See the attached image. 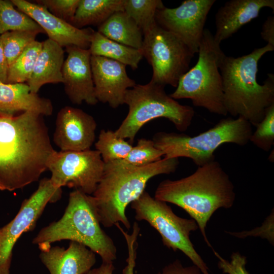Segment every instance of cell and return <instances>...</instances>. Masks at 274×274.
Wrapping results in <instances>:
<instances>
[{"label":"cell","instance_id":"obj_21","mask_svg":"<svg viewBox=\"0 0 274 274\" xmlns=\"http://www.w3.org/2000/svg\"><path fill=\"white\" fill-rule=\"evenodd\" d=\"M64 57V51L57 43L49 39L43 42L32 73L27 82L31 92L38 93L46 84L63 83Z\"/></svg>","mask_w":274,"mask_h":274},{"label":"cell","instance_id":"obj_17","mask_svg":"<svg viewBox=\"0 0 274 274\" xmlns=\"http://www.w3.org/2000/svg\"><path fill=\"white\" fill-rule=\"evenodd\" d=\"M18 9L29 16L46 32L49 39L60 46H76L88 49L94 30L77 28L52 14L46 8L25 0H11Z\"/></svg>","mask_w":274,"mask_h":274},{"label":"cell","instance_id":"obj_38","mask_svg":"<svg viewBox=\"0 0 274 274\" xmlns=\"http://www.w3.org/2000/svg\"><path fill=\"white\" fill-rule=\"evenodd\" d=\"M9 65L0 41V82L7 83Z\"/></svg>","mask_w":274,"mask_h":274},{"label":"cell","instance_id":"obj_18","mask_svg":"<svg viewBox=\"0 0 274 274\" xmlns=\"http://www.w3.org/2000/svg\"><path fill=\"white\" fill-rule=\"evenodd\" d=\"M274 10L273 0H230L221 7L215 15V42L220 44L242 26L257 18L263 8Z\"/></svg>","mask_w":274,"mask_h":274},{"label":"cell","instance_id":"obj_15","mask_svg":"<svg viewBox=\"0 0 274 274\" xmlns=\"http://www.w3.org/2000/svg\"><path fill=\"white\" fill-rule=\"evenodd\" d=\"M94 93L98 101L116 109L124 104L126 91L136 84L127 74L126 65L98 56L90 59Z\"/></svg>","mask_w":274,"mask_h":274},{"label":"cell","instance_id":"obj_6","mask_svg":"<svg viewBox=\"0 0 274 274\" xmlns=\"http://www.w3.org/2000/svg\"><path fill=\"white\" fill-rule=\"evenodd\" d=\"M252 132L251 123L238 116L236 119H222L214 126L197 135L160 131L154 135L152 141L164 158H188L200 166L215 160L214 152L225 143L246 145Z\"/></svg>","mask_w":274,"mask_h":274},{"label":"cell","instance_id":"obj_12","mask_svg":"<svg viewBox=\"0 0 274 274\" xmlns=\"http://www.w3.org/2000/svg\"><path fill=\"white\" fill-rule=\"evenodd\" d=\"M61 188L53 185L50 178H44L37 190L22 202L15 217L0 228V274H10L13 248L20 237L33 230L46 206L58 201Z\"/></svg>","mask_w":274,"mask_h":274},{"label":"cell","instance_id":"obj_24","mask_svg":"<svg viewBox=\"0 0 274 274\" xmlns=\"http://www.w3.org/2000/svg\"><path fill=\"white\" fill-rule=\"evenodd\" d=\"M124 11V0H80L71 24L82 29L104 22L113 13Z\"/></svg>","mask_w":274,"mask_h":274},{"label":"cell","instance_id":"obj_23","mask_svg":"<svg viewBox=\"0 0 274 274\" xmlns=\"http://www.w3.org/2000/svg\"><path fill=\"white\" fill-rule=\"evenodd\" d=\"M88 50L91 55L117 61L130 66L132 70L138 67L143 58L141 50L110 40L97 31H94L91 36Z\"/></svg>","mask_w":274,"mask_h":274},{"label":"cell","instance_id":"obj_19","mask_svg":"<svg viewBox=\"0 0 274 274\" xmlns=\"http://www.w3.org/2000/svg\"><path fill=\"white\" fill-rule=\"evenodd\" d=\"M40 258L50 274H85L96 261L94 252L74 241L66 249L54 246L41 251Z\"/></svg>","mask_w":274,"mask_h":274},{"label":"cell","instance_id":"obj_33","mask_svg":"<svg viewBox=\"0 0 274 274\" xmlns=\"http://www.w3.org/2000/svg\"><path fill=\"white\" fill-rule=\"evenodd\" d=\"M213 252L218 259V266L225 274H250L246 268L247 258L239 252H233L230 261L221 257L214 250Z\"/></svg>","mask_w":274,"mask_h":274},{"label":"cell","instance_id":"obj_5","mask_svg":"<svg viewBox=\"0 0 274 274\" xmlns=\"http://www.w3.org/2000/svg\"><path fill=\"white\" fill-rule=\"evenodd\" d=\"M62 240L85 246L98 254L102 262H113L117 258L114 241L100 226L92 195L78 190L70 192L61 218L42 228L32 243L43 251Z\"/></svg>","mask_w":274,"mask_h":274},{"label":"cell","instance_id":"obj_14","mask_svg":"<svg viewBox=\"0 0 274 274\" xmlns=\"http://www.w3.org/2000/svg\"><path fill=\"white\" fill-rule=\"evenodd\" d=\"M53 141L62 151L90 149L95 139L94 118L81 109L65 106L58 112Z\"/></svg>","mask_w":274,"mask_h":274},{"label":"cell","instance_id":"obj_27","mask_svg":"<svg viewBox=\"0 0 274 274\" xmlns=\"http://www.w3.org/2000/svg\"><path fill=\"white\" fill-rule=\"evenodd\" d=\"M43 42L31 43L9 67L7 83H22L29 79Z\"/></svg>","mask_w":274,"mask_h":274},{"label":"cell","instance_id":"obj_1","mask_svg":"<svg viewBox=\"0 0 274 274\" xmlns=\"http://www.w3.org/2000/svg\"><path fill=\"white\" fill-rule=\"evenodd\" d=\"M43 116L0 114V190L13 191L38 181L55 151Z\"/></svg>","mask_w":274,"mask_h":274},{"label":"cell","instance_id":"obj_2","mask_svg":"<svg viewBox=\"0 0 274 274\" xmlns=\"http://www.w3.org/2000/svg\"><path fill=\"white\" fill-rule=\"evenodd\" d=\"M234 185L229 176L216 160L198 166L191 175L177 180L161 181L154 198L174 204L186 212L196 222L207 245L206 228L219 209L231 208L235 200Z\"/></svg>","mask_w":274,"mask_h":274},{"label":"cell","instance_id":"obj_8","mask_svg":"<svg viewBox=\"0 0 274 274\" xmlns=\"http://www.w3.org/2000/svg\"><path fill=\"white\" fill-rule=\"evenodd\" d=\"M198 53L195 65L181 77L176 90L169 95L175 99H190L194 106L226 116L219 71L220 61L225 54L208 29L203 30Z\"/></svg>","mask_w":274,"mask_h":274},{"label":"cell","instance_id":"obj_9","mask_svg":"<svg viewBox=\"0 0 274 274\" xmlns=\"http://www.w3.org/2000/svg\"><path fill=\"white\" fill-rule=\"evenodd\" d=\"M138 221H146L161 236L164 246L183 253L201 270L210 274L206 262L197 252L190 238L191 232L198 229L195 221L179 217L166 202L158 200L145 191L131 203Z\"/></svg>","mask_w":274,"mask_h":274},{"label":"cell","instance_id":"obj_25","mask_svg":"<svg viewBox=\"0 0 274 274\" xmlns=\"http://www.w3.org/2000/svg\"><path fill=\"white\" fill-rule=\"evenodd\" d=\"M11 1L0 0V35L16 30L45 31L29 16L14 8Z\"/></svg>","mask_w":274,"mask_h":274},{"label":"cell","instance_id":"obj_11","mask_svg":"<svg viewBox=\"0 0 274 274\" xmlns=\"http://www.w3.org/2000/svg\"><path fill=\"white\" fill-rule=\"evenodd\" d=\"M105 163L96 150L55 151L48 161L51 181L56 187H67L92 195L104 174Z\"/></svg>","mask_w":274,"mask_h":274},{"label":"cell","instance_id":"obj_3","mask_svg":"<svg viewBox=\"0 0 274 274\" xmlns=\"http://www.w3.org/2000/svg\"><path fill=\"white\" fill-rule=\"evenodd\" d=\"M273 50L274 47L267 44L241 57L225 55L220 62L227 114L242 117L254 126L262 120L267 109L274 104L273 74H268L262 85L257 81L259 60Z\"/></svg>","mask_w":274,"mask_h":274},{"label":"cell","instance_id":"obj_36","mask_svg":"<svg viewBox=\"0 0 274 274\" xmlns=\"http://www.w3.org/2000/svg\"><path fill=\"white\" fill-rule=\"evenodd\" d=\"M157 274H202L200 269L193 264L184 266L181 261L176 259L165 266Z\"/></svg>","mask_w":274,"mask_h":274},{"label":"cell","instance_id":"obj_26","mask_svg":"<svg viewBox=\"0 0 274 274\" xmlns=\"http://www.w3.org/2000/svg\"><path fill=\"white\" fill-rule=\"evenodd\" d=\"M95 150L105 163L124 159L132 145L126 140L117 136L114 131L102 129L95 143Z\"/></svg>","mask_w":274,"mask_h":274},{"label":"cell","instance_id":"obj_35","mask_svg":"<svg viewBox=\"0 0 274 274\" xmlns=\"http://www.w3.org/2000/svg\"><path fill=\"white\" fill-rule=\"evenodd\" d=\"M274 214L273 210L270 214L266 218L261 226L257 227L250 231L241 232L226 231L227 233L235 237L244 238L248 236H260L266 239L271 245L274 243Z\"/></svg>","mask_w":274,"mask_h":274},{"label":"cell","instance_id":"obj_28","mask_svg":"<svg viewBox=\"0 0 274 274\" xmlns=\"http://www.w3.org/2000/svg\"><path fill=\"white\" fill-rule=\"evenodd\" d=\"M163 6L160 0H124V11L143 32L156 23V13Z\"/></svg>","mask_w":274,"mask_h":274},{"label":"cell","instance_id":"obj_32","mask_svg":"<svg viewBox=\"0 0 274 274\" xmlns=\"http://www.w3.org/2000/svg\"><path fill=\"white\" fill-rule=\"evenodd\" d=\"M80 0H37V4L52 14L71 24Z\"/></svg>","mask_w":274,"mask_h":274},{"label":"cell","instance_id":"obj_22","mask_svg":"<svg viewBox=\"0 0 274 274\" xmlns=\"http://www.w3.org/2000/svg\"><path fill=\"white\" fill-rule=\"evenodd\" d=\"M97 31L110 40L141 50L143 32L124 11L113 13L98 26Z\"/></svg>","mask_w":274,"mask_h":274},{"label":"cell","instance_id":"obj_34","mask_svg":"<svg viewBox=\"0 0 274 274\" xmlns=\"http://www.w3.org/2000/svg\"><path fill=\"white\" fill-rule=\"evenodd\" d=\"M116 226L124 236L128 248V255L126 261L127 264L122 270V274H134L136 257L137 238L140 228L138 224L134 222L132 233L131 234H128L121 227L120 224H117Z\"/></svg>","mask_w":274,"mask_h":274},{"label":"cell","instance_id":"obj_4","mask_svg":"<svg viewBox=\"0 0 274 274\" xmlns=\"http://www.w3.org/2000/svg\"><path fill=\"white\" fill-rule=\"evenodd\" d=\"M179 165V158H165L142 166H130L117 160L105 163L102 178L92 195L100 224L110 228L121 223L129 229L127 207L145 191L151 179L174 173Z\"/></svg>","mask_w":274,"mask_h":274},{"label":"cell","instance_id":"obj_31","mask_svg":"<svg viewBox=\"0 0 274 274\" xmlns=\"http://www.w3.org/2000/svg\"><path fill=\"white\" fill-rule=\"evenodd\" d=\"M252 132L251 141L258 148L268 152L274 144V104L266 110L264 117Z\"/></svg>","mask_w":274,"mask_h":274},{"label":"cell","instance_id":"obj_10","mask_svg":"<svg viewBox=\"0 0 274 274\" xmlns=\"http://www.w3.org/2000/svg\"><path fill=\"white\" fill-rule=\"evenodd\" d=\"M141 51L152 68L151 81L174 87L189 70L194 55L178 37L156 22L143 32Z\"/></svg>","mask_w":274,"mask_h":274},{"label":"cell","instance_id":"obj_13","mask_svg":"<svg viewBox=\"0 0 274 274\" xmlns=\"http://www.w3.org/2000/svg\"><path fill=\"white\" fill-rule=\"evenodd\" d=\"M215 0H186L180 6L158 9L156 23L178 37L194 54L198 53L207 16Z\"/></svg>","mask_w":274,"mask_h":274},{"label":"cell","instance_id":"obj_7","mask_svg":"<svg viewBox=\"0 0 274 274\" xmlns=\"http://www.w3.org/2000/svg\"><path fill=\"white\" fill-rule=\"evenodd\" d=\"M164 87L150 81L145 85L136 84L126 91L124 104L127 105L128 112L114 131L117 136L132 144L141 128L158 118L168 119L181 132L187 130L195 115L194 109L171 97Z\"/></svg>","mask_w":274,"mask_h":274},{"label":"cell","instance_id":"obj_16","mask_svg":"<svg viewBox=\"0 0 274 274\" xmlns=\"http://www.w3.org/2000/svg\"><path fill=\"white\" fill-rule=\"evenodd\" d=\"M67 53L62 69L65 92L75 105L85 102L95 105V97L91 67V54L88 49L76 46L65 47Z\"/></svg>","mask_w":274,"mask_h":274},{"label":"cell","instance_id":"obj_20","mask_svg":"<svg viewBox=\"0 0 274 274\" xmlns=\"http://www.w3.org/2000/svg\"><path fill=\"white\" fill-rule=\"evenodd\" d=\"M27 111L50 116L53 105L49 99L31 92L27 84L0 82V114L13 115Z\"/></svg>","mask_w":274,"mask_h":274},{"label":"cell","instance_id":"obj_30","mask_svg":"<svg viewBox=\"0 0 274 274\" xmlns=\"http://www.w3.org/2000/svg\"><path fill=\"white\" fill-rule=\"evenodd\" d=\"M162 156V152L156 148L152 140L143 138L138 140L126 158L117 161L130 166H142L159 161Z\"/></svg>","mask_w":274,"mask_h":274},{"label":"cell","instance_id":"obj_39","mask_svg":"<svg viewBox=\"0 0 274 274\" xmlns=\"http://www.w3.org/2000/svg\"><path fill=\"white\" fill-rule=\"evenodd\" d=\"M114 269L113 262H102L99 266L92 268L85 274H113Z\"/></svg>","mask_w":274,"mask_h":274},{"label":"cell","instance_id":"obj_37","mask_svg":"<svg viewBox=\"0 0 274 274\" xmlns=\"http://www.w3.org/2000/svg\"><path fill=\"white\" fill-rule=\"evenodd\" d=\"M262 38L267 44L274 47V17L269 16L262 25L261 31Z\"/></svg>","mask_w":274,"mask_h":274},{"label":"cell","instance_id":"obj_29","mask_svg":"<svg viewBox=\"0 0 274 274\" xmlns=\"http://www.w3.org/2000/svg\"><path fill=\"white\" fill-rule=\"evenodd\" d=\"M41 33L37 30H16L0 35V41L9 67Z\"/></svg>","mask_w":274,"mask_h":274}]
</instances>
